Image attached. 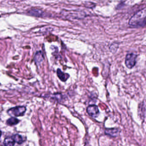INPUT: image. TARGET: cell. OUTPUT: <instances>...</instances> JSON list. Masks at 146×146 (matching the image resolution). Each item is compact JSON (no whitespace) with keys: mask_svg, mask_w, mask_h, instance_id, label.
<instances>
[{"mask_svg":"<svg viewBox=\"0 0 146 146\" xmlns=\"http://www.w3.org/2000/svg\"><path fill=\"white\" fill-rule=\"evenodd\" d=\"M26 108L24 106H18L12 108L7 111V113L13 117H20L24 115Z\"/></svg>","mask_w":146,"mask_h":146,"instance_id":"1","label":"cell"},{"mask_svg":"<svg viewBox=\"0 0 146 146\" xmlns=\"http://www.w3.org/2000/svg\"><path fill=\"white\" fill-rule=\"evenodd\" d=\"M129 25L133 27H143L146 26V17L138 18L134 16L130 20Z\"/></svg>","mask_w":146,"mask_h":146,"instance_id":"2","label":"cell"},{"mask_svg":"<svg viewBox=\"0 0 146 146\" xmlns=\"http://www.w3.org/2000/svg\"><path fill=\"white\" fill-rule=\"evenodd\" d=\"M137 54L134 53L128 54L125 59V64L129 69L133 68L136 63Z\"/></svg>","mask_w":146,"mask_h":146,"instance_id":"3","label":"cell"},{"mask_svg":"<svg viewBox=\"0 0 146 146\" xmlns=\"http://www.w3.org/2000/svg\"><path fill=\"white\" fill-rule=\"evenodd\" d=\"M87 112L88 114L93 118H96L100 114L98 107L96 105H90L87 108Z\"/></svg>","mask_w":146,"mask_h":146,"instance_id":"4","label":"cell"},{"mask_svg":"<svg viewBox=\"0 0 146 146\" xmlns=\"http://www.w3.org/2000/svg\"><path fill=\"white\" fill-rule=\"evenodd\" d=\"M105 134L111 137H116L118 136L120 133L119 129L117 128L106 129L105 130Z\"/></svg>","mask_w":146,"mask_h":146,"instance_id":"5","label":"cell"},{"mask_svg":"<svg viewBox=\"0 0 146 146\" xmlns=\"http://www.w3.org/2000/svg\"><path fill=\"white\" fill-rule=\"evenodd\" d=\"M29 13L31 16L37 17H41L44 15V13L42 10L38 8H33L30 10Z\"/></svg>","mask_w":146,"mask_h":146,"instance_id":"6","label":"cell"},{"mask_svg":"<svg viewBox=\"0 0 146 146\" xmlns=\"http://www.w3.org/2000/svg\"><path fill=\"white\" fill-rule=\"evenodd\" d=\"M57 74L59 78L63 82H66L70 76L69 74L64 73L62 72L60 69H58L57 70Z\"/></svg>","mask_w":146,"mask_h":146,"instance_id":"7","label":"cell"},{"mask_svg":"<svg viewBox=\"0 0 146 146\" xmlns=\"http://www.w3.org/2000/svg\"><path fill=\"white\" fill-rule=\"evenodd\" d=\"M35 61L36 64L40 65L44 60V56L41 51H38L35 56Z\"/></svg>","mask_w":146,"mask_h":146,"instance_id":"8","label":"cell"},{"mask_svg":"<svg viewBox=\"0 0 146 146\" xmlns=\"http://www.w3.org/2000/svg\"><path fill=\"white\" fill-rule=\"evenodd\" d=\"M15 143H16V142L13 138L12 136L8 137L5 138L4 142H3L4 145L7 146H14Z\"/></svg>","mask_w":146,"mask_h":146,"instance_id":"9","label":"cell"},{"mask_svg":"<svg viewBox=\"0 0 146 146\" xmlns=\"http://www.w3.org/2000/svg\"><path fill=\"white\" fill-rule=\"evenodd\" d=\"M19 121H20L19 119H18L17 118L12 117L10 118L7 120L6 123L8 125L13 126L18 124Z\"/></svg>","mask_w":146,"mask_h":146,"instance_id":"10","label":"cell"},{"mask_svg":"<svg viewBox=\"0 0 146 146\" xmlns=\"http://www.w3.org/2000/svg\"><path fill=\"white\" fill-rule=\"evenodd\" d=\"M12 136L13 138L16 143H17L19 145L22 144L24 142V140L23 137L19 134H15V135H13Z\"/></svg>","mask_w":146,"mask_h":146,"instance_id":"11","label":"cell"}]
</instances>
